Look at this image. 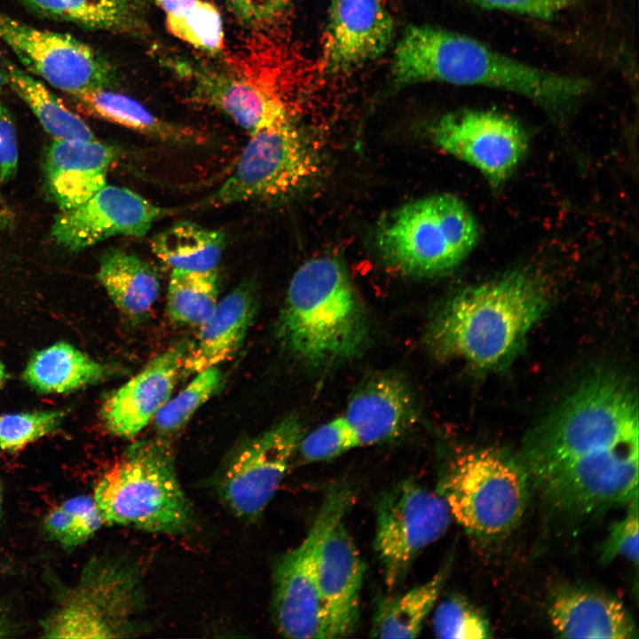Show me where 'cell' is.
Returning a JSON list of instances; mask_svg holds the SVG:
<instances>
[{"label":"cell","mask_w":639,"mask_h":639,"mask_svg":"<svg viewBox=\"0 0 639 639\" xmlns=\"http://www.w3.org/2000/svg\"><path fill=\"white\" fill-rule=\"evenodd\" d=\"M638 454L636 390L604 369L533 429L519 461L550 511L582 521L638 498Z\"/></svg>","instance_id":"obj_1"},{"label":"cell","mask_w":639,"mask_h":639,"mask_svg":"<svg viewBox=\"0 0 639 639\" xmlns=\"http://www.w3.org/2000/svg\"><path fill=\"white\" fill-rule=\"evenodd\" d=\"M392 77L398 86L440 82L482 86L523 96L560 116L589 90V80L541 69L457 32L411 26L397 44Z\"/></svg>","instance_id":"obj_2"},{"label":"cell","mask_w":639,"mask_h":639,"mask_svg":"<svg viewBox=\"0 0 639 639\" xmlns=\"http://www.w3.org/2000/svg\"><path fill=\"white\" fill-rule=\"evenodd\" d=\"M548 304L542 279L530 270H515L449 298L430 320L424 341L440 360L497 369L517 354Z\"/></svg>","instance_id":"obj_3"},{"label":"cell","mask_w":639,"mask_h":639,"mask_svg":"<svg viewBox=\"0 0 639 639\" xmlns=\"http://www.w3.org/2000/svg\"><path fill=\"white\" fill-rule=\"evenodd\" d=\"M276 25L249 28L215 60H173L175 71L192 85L193 98L227 115L249 135L293 119L289 94L295 60Z\"/></svg>","instance_id":"obj_4"},{"label":"cell","mask_w":639,"mask_h":639,"mask_svg":"<svg viewBox=\"0 0 639 639\" xmlns=\"http://www.w3.org/2000/svg\"><path fill=\"white\" fill-rule=\"evenodd\" d=\"M369 334L366 308L340 259L318 256L296 270L276 324L288 355L307 368L329 369L362 355Z\"/></svg>","instance_id":"obj_5"},{"label":"cell","mask_w":639,"mask_h":639,"mask_svg":"<svg viewBox=\"0 0 639 639\" xmlns=\"http://www.w3.org/2000/svg\"><path fill=\"white\" fill-rule=\"evenodd\" d=\"M92 498L106 525L170 535L189 532L194 525L193 506L164 438L131 444L99 477Z\"/></svg>","instance_id":"obj_6"},{"label":"cell","mask_w":639,"mask_h":639,"mask_svg":"<svg viewBox=\"0 0 639 639\" xmlns=\"http://www.w3.org/2000/svg\"><path fill=\"white\" fill-rule=\"evenodd\" d=\"M478 238L477 222L467 205L454 194L437 193L392 212L377 230L376 246L397 272L434 277L461 264Z\"/></svg>","instance_id":"obj_7"},{"label":"cell","mask_w":639,"mask_h":639,"mask_svg":"<svg viewBox=\"0 0 639 639\" xmlns=\"http://www.w3.org/2000/svg\"><path fill=\"white\" fill-rule=\"evenodd\" d=\"M530 489L520 461L486 447L455 456L445 470L438 492L452 517L469 534L492 540L516 528L527 508Z\"/></svg>","instance_id":"obj_8"},{"label":"cell","mask_w":639,"mask_h":639,"mask_svg":"<svg viewBox=\"0 0 639 639\" xmlns=\"http://www.w3.org/2000/svg\"><path fill=\"white\" fill-rule=\"evenodd\" d=\"M142 572L134 562L96 556L41 622L44 638H121L136 631Z\"/></svg>","instance_id":"obj_9"},{"label":"cell","mask_w":639,"mask_h":639,"mask_svg":"<svg viewBox=\"0 0 639 639\" xmlns=\"http://www.w3.org/2000/svg\"><path fill=\"white\" fill-rule=\"evenodd\" d=\"M320 170L313 143L289 119L250 134L232 173L199 205L284 201L305 190Z\"/></svg>","instance_id":"obj_10"},{"label":"cell","mask_w":639,"mask_h":639,"mask_svg":"<svg viewBox=\"0 0 639 639\" xmlns=\"http://www.w3.org/2000/svg\"><path fill=\"white\" fill-rule=\"evenodd\" d=\"M351 501L348 486L337 485L328 489L305 537L275 563L272 612L274 625L284 637L328 639L318 588V553L323 536L345 517Z\"/></svg>","instance_id":"obj_11"},{"label":"cell","mask_w":639,"mask_h":639,"mask_svg":"<svg viewBox=\"0 0 639 639\" xmlns=\"http://www.w3.org/2000/svg\"><path fill=\"white\" fill-rule=\"evenodd\" d=\"M451 517L438 492L412 480L383 493L376 505L375 549L389 589L401 584L415 557L445 533Z\"/></svg>","instance_id":"obj_12"},{"label":"cell","mask_w":639,"mask_h":639,"mask_svg":"<svg viewBox=\"0 0 639 639\" xmlns=\"http://www.w3.org/2000/svg\"><path fill=\"white\" fill-rule=\"evenodd\" d=\"M0 39L27 72L72 96L118 84L114 65L71 35L40 29L0 12Z\"/></svg>","instance_id":"obj_13"},{"label":"cell","mask_w":639,"mask_h":639,"mask_svg":"<svg viewBox=\"0 0 639 639\" xmlns=\"http://www.w3.org/2000/svg\"><path fill=\"white\" fill-rule=\"evenodd\" d=\"M304 436L298 417L290 414L243 443L215 477L217 495L238 517L251 521L276 493Z\"/></svg>","instance_id":"obj_14"},{"label":"cell","mask_w":639,"mask_h":639,"mask_svg":"<svg viewBox=\"0 0 639 639\" xmlns=\"http://www.w3.org/2000/svg\"><path fill=\"white\" fill-rule=\"evenodd\" d=\"M430 136L437 147L474 167L495 186L516 171L529 143L519 122L492 110L446 114L433 123Z\"/></svg>","instance_id":"obj_15"},{"label":"cell","mask_w":639,"mask_h":639,"mask_svg":"<svg viewBox=\"0 0 639 639\" xmlns=\"http://www.w3.org/2000/svg\"><path fill=\"white\" fill-rule=\"evenodd\" d=\"M167 211L128 188L106 184L83 204L62 210L51 235L77 251L115 235L143 237Z\"/></svg>","instance_id":"obj_16"},{"label":"cell","mask_w":639,"mask_h":639,"mask_svg":"<svg viewBox=\"0 0 639 639\" xmlns=\"http://www.w3.org/2000/svg\"><path fill=\"white\" fill-rule=\"evenodd\" d=\"M190 346L187 341L174 344L107 395L100 418L108 432L133 438L154 419L170 398Z\"/></svg>","instance_id":"obj_17"},{"label":"cell","mask_w":639,"mask_h":639,"mask_svg":"<svg viewBox=\"0 0 639 639\" xmlns=\"http://www.w3.org/2000/svg\"><path fill=\"white\" fill-rule=\"evenodd\" d=\"M323 44L327 71L340 73L382 55L393 36L385 0H330Z\"/></svg>","instance_id":"obj_18"},{"label":"cell","mask_w":639,"mask_h":639,"mask_svg":"<svg viewBox=\"0 0 639 639\" xmlns=\"http://www.w3.org/2000/svg\"><path fill=\"white\" fill-rule=\"evenodd\" d=\"M343 518L327 531L318 553V588L328 639L350 635L359 619L364 565Z\"/></svg>","instance_id":"obj_19"},{"label":"cell","mask_w":639,"mask_h":639,"mask_svg":"<svg viewBox=\"0 0 639 639\" xmlns=\"http://www.w3.org/2000/svg\"><path fill=\"white\" fill-rule=\"evenodd\" d=\"M342 416L359 447L404 434L418 420L419 408L412 389L402 376L382 373L359 385Z\"/></svg>","instance_id":"obj_20"},{"label":"cell","mask_w":639,"mask_h":639,"mask_svg":"<svg viewBox=\"0 0 639 639\" xmlns=\"http://www.w3.org/2000/svg\"><path fill=\"white\" fill-rule=\"evenodd\" d=\"M548 616L560 637H638L635 624L621 602L584 586L567 585L556 589L549 598Z\"/></svg>","instance_id":"obj_21"},{"label":"cell","mask_w":639,"mask_h":639,"mask_svg":"<svg viewBox=\"0 0 639 639\" xmlns=\"http://www.w3.org/2000/svg\"><path fill=\"white\" fill-rule=\"evenodd\" d=\"M114 158V148L96 139L55 140L44 169L48 190L59 209L75 208L100 190Z\"/></svg>","instance_id":"obj_22"},{"label":"cell","mask_w":639,"mask_h":639,"mask_svg":"<svg viewBox=\"0 0 639 639\" xmlns=\"http://www.w3.org/2000/svg\"><path fill=\"white\" fill-rule=\"evenodd\" d=\"M257 308L256 288L245 280L218 301L211 315L199 327L181 374L195 375L228 360L241 346Z\"/></svg>","instance_id":"obj_23"},{"label":"cell","mask_w":639,"mask_h":639,"mask_svg":"<svg viewBox=\"0 0 639 639\" xmlns=\"http://www.w3.org/2000/svg\"><path fill=\"white\" fill-rule=\"evenodd\" d=\"M97 278L117 309L130 320H142L160 293L154 268L133 252L106 250L99 261Z\"/></svg>","instance_id":"obj_24"},{"label":"cell","mask_w":639,"mask_h":639,"mask_svg":"<svg viewBox=\"0 0 639 639\" xmlns=\"http://www.w3.org/2000/svg\"><path fill=\"white\" fill-rule=\"evenodd\" d=\"M35 15L86 29L142 35L146 29L141 0H17Z\"/></svg>","instance_id":"obj_25"},{"label":"cell","mask_w":639,"mask_h":639,"mask_svg":"<svg viewBox=\"0 0 639 639\" xmlns=\"http://www.w3.org/2000/svg\"><path fill=\"white\" fill-rule=\"evenodd\" d=\"M112 367L66 342L36 351L23 372L24 381L40 393H66L99 383Z\"/></svg>","instance_id":"obj_26"},{"label":"cell","mask_w":639,"mask_h":639,"mask_svg":"<svg viewBox=\"0 0 639 639\" xmlns=\"http://www.w3.org/2000/svg\"><path fill=\"white\" fill-rule=\"evenodd\" d=\"M83 109L112 122L170 143L200 142L201 135L194 130L159 118L138 100L113 89H97L73 96Z\"/></svg>","instance_id":"obj_27"},{"label":"cell","mask_w":639,"mask_h":639,"mask_svg":"<svg viewBox=\"0 0 639 639\" xmlns=\"http://www.w3.org/2000/svg\"><path fill=\"white\" fill-rule=\"evenodd\" d=\"M153 252L172 269H217L225 248V233L190 221L173 224L155 235Z\"/></svg>","instance_id":"obj_28"},{"label":"cell","mask_w":639,"mask_h":639,"mask_svg":"<svg viewBox=\"0 0 639 639\" xmlns=\"http://www.w3.org/2000/svg\"><path fill=\"white\" fill-rule=\"evenodd\" d=\"M0 68L7 84L29 106L55 140L96 139L86 122L28 72L4 58Z\"/></svg>","instance_id":"obj_29"},{"label":"cell","mask_w":639,"mask_h":639,"mask_svg":"<svg viewBox=\"0 0 639 639\" xmlns=\"http://www.w3.org/2000/svg\"><path fill=\"white\" fill-rule=\"evenodd\" d=\"M449 568L446 564L426 582L401 595L383 598L374 615L371 636L417 637L445 585Z\"/></svg>","instance_id":"obj_30"},{"label":"cell","mask_w":639,"mask_h":639,"mask_svg":"<svg viewBox=\"0 0 639 639\" xmlns=\"http://www.w3.org/2000/svg\"><path fill=\"white\" fill-rule=\"evenodd\" d=\"M165 13L171 35L193 48L215 56L225 48L223 20L218 9L206 0H154Z\"/></svg>","instance_id":"obj_31"},{"label":"cell","mask_w":639,"mask_h":639,"mask_svg":"<svg viewBox=\"0 0 639 639\" xmlns=\"http://www.w3.org/2000/svg\"><path fill=\"white\" fill-rule=\"evenodd\" d=\"M217 303V269H172L167 292V312L173 321L200 327L214 312Z\"/></svg>","instance_id":"obj_32"},{"label":"cell","mask_w":639,"mask_h":639,"mask_svg":"<svg viewBox=\"0 0 639 639\" xmlns=\"http://www.w3.org/2000/svg\"><path fill=\"white\" fill-rule=\"evenodd\" d=\"M223 375L217 367L204 369L157 412L154 417L156 430L170 435L179 431L193 414L220 388Z\"/></svg>","instance_id":"obj_33"},{"label":"cell","mask_w":639,"mask_h":639,"mask_svg":"<svg viewBox=\"0 0 639 639\" xmlns=\"http://www.w3.org/2000/svg\"><path fill=\"white\" fill-rule=\"evenodd\" d=\"M65 418L64 410H36L0 416V451L18 452L54 431Z\"/></svg>","instance_id":"obj_34"},{"label":"cell","mask_w":639,"mask_h":639,"mask_svg":"<svg viewBox=\"0 0 639 639\" xmlns=\"http://www.w3.org/2000/svg\"><path fill=\"white\" fill-rule=\"evenodd\" d=\"M433 630L439 638L483 639L491 637L485 617L460 596H453L438 605Z\"/></svg>","instance_id":"obj_35"},{"label":"cell","mask_w":639,"mask_h":639,"mask_svg":"<svg viewBox=\"0 0 639 639\" xmlns=\"http://www.w3.org/2000/svg\"><path fill=\"white\" fill-rule=\"evenodd\" d=\"M358 447L342 415L320 425L300 440L297 451L304 462H323Z\"/></svg>","instance_id":"obj_36"},{"label":"cell","mask_w":639,"mask_h":639,"mask_svg":"<svg viewBox=\"0 0 639 639\" xmlns=\"http://www.w3.org/2000/svg\"><path fill=\"white\" fill-rule=\"evenodd\" d=\"M617 556L638 562V498L633 500L623 518L615 522L601 548V561L610 564Z\"/></svg>","instance_id":"obj_37"},{"label":"cell","mask_w":639,"mask_h":639,"mask_svg":"<svg viewBox=\"0 0 639 639\" xmlns=\"http://www.w3.org/2000/svg\"><path fill=\"white\" fill-rule=\"evenodd\" d=\"M292 0H226L234 17L249 28L276 25Z\"/></svg>","instance_id":"obj_38"},{"label":"cell","mask_w":639,"mask_h":639,"mask_svg":"<svg viewBox=\"0 0 639 639\" xmlns=\"http://www.w3.org/2000/svg\"><path fill=\"white\" fill-rule=\"evenodd\" d=\"M487 10L513 12L548 20L576 5L579 0H466Z\"/></svg>","instance_id":"obj_39"},{"label":"cell","mask_w":639,"mask_h":639,"mask_svg":"<svg viewBox=\"0 0 639 639\" xmlns=\"http://www.w3.org/2000/svg\"><path fill=\"white\" fill-rule=\"evenodd\" d=\"M43 527L51 540L65 548H74L83 543L77 522L63 503L46 513Z\"/></svg>","instance_id":"obj_40"},{"label":"cell","mask_w":639,"mask_h":639,"mask_svg":"<svg viewBox=\"0 0 639 639\" xmlns=\"http://www.w3.org/2000/svg\"><path fill=\"white\" fill-rule=\"evenodd\" d=\"M18 167L15 128L5 106L0 102V180L12 178Z\"/></svg>","instance_id":"obj_41"},{"label":"cell","mask_w":639,"mask_h":639,"mask_svg":"<svg viewBox=\"0 0 639 639\" xmlns=\"http://www.w3.org/2000/svg\"><path fill=\"white\" fill-rule=\"evenodd\" d=\"M10 633V626L7 622L6 617L0 609V638L6 637Z\"/></svg>","instance_id":"obj_42"},{"label":"cell","mask_w":639,"mask_h":639,"mask_svg":"<svg viewBox=\"0 0 639 639\" xmlns=\"http://www.w3.org/2000/svg\"><path fill=\"white\" fill-rule=\"evenodd\" d=\"M7 379V373L4 364L0 361V386L4 384Z\"/></svg>","instance_id":"obj_43"},{"label":"cell","mask_w":639,"mask_h":639,"mask_svg":"<svg viewBox=\"0 0 639 639\" xmlns=\"http://www.w3.org/2000/svg\"><path fill=\"white\" fill-rule=\"evenodd\" d=\"M4 85H6V80L0 68V91L4 88Z\"/></svg>","instance_id":"obj_44"},{"label":"cell","mask_w":639,"mask_h":639,"mask_svg":"<svg viewBox=\"0 0 639 639\" xmlns=\"http://www.w3.org/2000/svg\"><path fill=\"white\" fill-rule=\"evenodd\" d=\"M2 507H3V487H2V484L0 482V517H1V513H2Z\"/></svg>","instance_id":"obj_45"}]
</instances>
